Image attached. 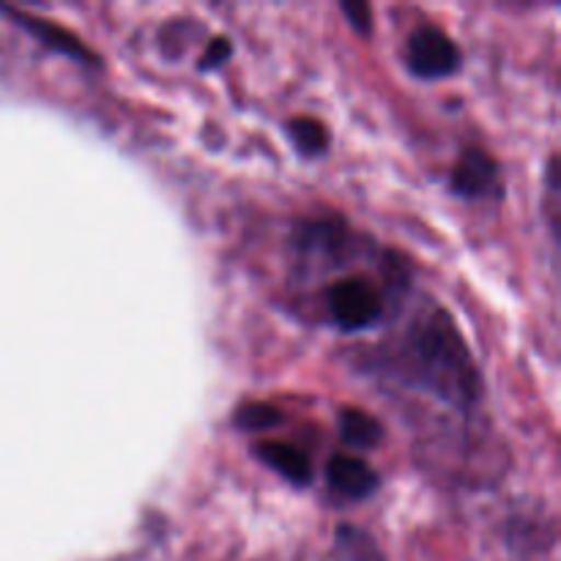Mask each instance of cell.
<instances>
[{
	"label": "cell",
	"instance_id": "cell-1",
	"mask_svg": "<svg viewBox=\"0 0 561 561\" xmlns=\"http://www.w3.org/2000/svg\"><path fill=\"white\" fill-rule=\"evenodd\" d=\"M414 367L422 387L447 403L466 405L480 398V373H477L471 351L453 318L444 310L431 312L411 340Z\"/></svg>",
	"mask_w": 561,
	"mask_h": 561
},
{
	"label": "cell",
	"instance_id": "cell-2",
	"mask_svg": "<svg viewBox=\"0 0 561 561\" xmlns=\"http://www.w3.org/2000/svg\"><path fill=\"white\" fill-rule=\"evenodd\" d=\"M329 316L343 332L370 329L383 316V296L370 279L345 277L334 283L327 294Z\"/></svg>",
	"mask_w": 561,
	"mask_h": 561
},
{
	"label": "cell",
	"instance_id": "cell-3",
	"mask_svg": "<svg viewBox=\"0 0 561 561\" xmlns=\"http://www.w3.org/2000/svg\"><path fill=\"white\" fill-rule=\"evenodd\" d=\"M405 64L420 80H442L458 71L460 49L442 27L425 25L409 38Z\"/></svg>",
	"mask_w": 561,
	"mask_h": 561
},
{
	"label": "cell",
	"instance_id": "cell-4",
	"mask_svg": "<svg viewBox=\"0 0 561 561\" xmlns=\"http://www.w3.org/2000/svg\"><path fill=\"white\" fill-rule=\"evenodd\" d=\"M453 186L458 195L474 197H502V168L485 148H466L453 170Z\"/></svg>",
	"mask_w": 561,
	"mask_h": 561
},
{
	"label": "cell",
	"instance_id": "cell-5",
	"mask_svg": "<svg viewBox=\"0 0 561 561\" xmlns=\"http://www.w3.org/2000/svg\"><path fill=\"white\" fill-rule=\"evenodd\" d=\"M327 480L345 499H367L381 488V477L367 460L354 455H334L327 466Z\"/></svg>",
	"mask_w": 561,
	"mask_h": 561
},
{
	"label": "cell",
	"instance_id": "cell-6",
	"mask_svg": "<svg viewBox=\"0 0 561 561\" xmlns=\"http://www.w3.org/2000/svg\"><path fill=\"white\" fill-rule=\"evenodd\" d=\"M5 14L14 16L16 22H20L22 27H25L31 36H36L38 42L47 44L49 49H55V53L66 55V58H75V60H88V64H96V55L91 53V49L85 47V44L80 42L77 36H71L66 27L55 25V22L49 20H42V16H31V14H22V11H14V9H3Z\"/></svg>",
	"mask_w": 561,
	"mask_h": 561
},
{
	"label": "cell",
	"instance_id": "cell-7",
	"mask_svg": "<svg viewBox=\"0 0 561 561\" xmlns=\"http://www.w3.org/2000/svg\"><path fill=\"white\" fill-rule=\"evenodd\" d=\"M255 453H257V458L268 466V469H274L277 474H283L285 480H290L294 485H307V482H310V477H312L310 460H307V455L301 453L299 447H294V444L261 442L255 447Z\"/></svg>",
	"mask_w": 561,
	"mask_h": 561
},
{
	"label": "cell",
	"instance_id": "cell-8",
	"mask_svg": "<svg viewBox=\"0 0 561 561\" xmlns=\"http://www.w3.org/2000/svg\"><path fill=\"white\" fill-rule=\"evenodd\" d=\"M340 436L345 444L356 449H373L381 444L383 427L373 414L359 409H343L340 411Z\"/></svg>",
	"mask_w": 561,
	"mask_h": 561
},
{
	"label": "cell",
	"instance_id": "cell-9",
	"mask_svg": "<svg viewBox=\"0 0 561 561\" xmlns=\"http://www.w3.org/2000/svg\"><path fill=\"white\" fill-rule=\"evenodd\" d=\"M288 137L294 140V146L299 148L307 157H316V153H323L329 146V131L321 121L307 118V115H299L288 124Z\"/></svg>",
	"mask_w": 561,
	"mask_h": 561
},
{
	"label": "cell",
	"instance_id": "cell-10",
	"mask_svg": "<svg viewBox=\"0 0 561 561\" xmlns=\"http://www.w3.org/2000/svg\"><path fill=\"white\" fill-rule=\"evenodd\" d=\"M337 542H340V551L345 553V559L348 561H383L376 540H373L367 531L356 529V526H340Z\"/></svg>",
	"mask_w": 561,
	"mask_h": 561
},
{
	"label": "cell",
	"instance_id": "cell-11",
	"mask_svg": "<svg viewBox=\"0 0 561 561\" xmlns=\"http://www.w3.org/2000/svg\"><path fill=\"white\" fill-rule=\"evenodd\" d=\"M279 420H283V414L272 403H244L236 411V425L250 433L268 431V427L279 425Z\"/></svg>",
	"mask_w": 561,
	"mask_h": 561
},
{
	"label": "cell",
	"instance_id": "cell-12",
	"mask_svg": "<svg viewBox=\"0 0 561 561\" xmlns=\"http://www.w3.org/2000/svg\"><path fill=\"white\" fill-rule=\"evenodd\" d=\"M340 9H343V14L348 16V22L356 27V31H359V33H370V27H373L370 5L354 3V0H345V3L340 5Z\"/></svg>",
	"mask_w": 561,
	"mask_h": 561
},
{
	"label": "cell",
	"instance_id": "cell-13",
	"mask_svg": "<svg viewBox=\"0 0 561 561\" xmlns=\"http://www.w3.org/2000/svg\"><path fill=\"white\" fill-rule=\"evenodd\" d=\"M230 53H233V49H230L228 38H222V36L214 38V42L206 47V53H203L201 69H214V66L225 64V60L230 58Z\"/></svg>",
	"mask_w": 561,
	"mask_h": 561
}]
</instances>
